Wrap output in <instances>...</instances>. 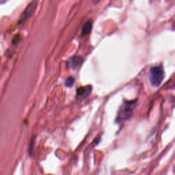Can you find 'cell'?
Segmentation results:
<instances>
[{"mask_svg": "<svg viewBox=\"0 0 175 175\" xmlns=\"http://www.w3.org/2000/svg\"><path fill=\"white\" fill-rule=\"evenodd\" d=\"M75 79L71 77V76H70V77H67L65 80V86L66 87H71L73 86V84H75Z\"/></svg>", "mask_w": 175, "mask_h": 175, "instance_id": "52a82bcc", "label": "cell"}, {"mask_svg": "<svg viewBox=\"0 0 175 175\" xmlns=\"http://www.w3.org/2000/svg\"><path fill=\"white\" fill-rule=\"evenodd\" d=\"M164 70L162 65L151 67L148 73L151 84L155 87L159 86L164 79Z\"/></svg>", "mask_w": 175, "mask_h": 175, "instance_id": "7a4b0ae2", "label": "cell"}, {"mask_svg": "<svg viewBox=\"0 0 175 175\" xmlns=\"http://www.w3.org/2000/svg\"><path fill=\"white\" fill-rule=\"evenodd\" d=\"M83 63V58L81 56L74 55L69 59L68 66L73 69H77Z\"/></svg>", "mask_w": 175, "mask_h": 175, "instance_id": "5b68a950", "label": "cell"}, {"mask_svg": "<svg viewBox=\"0 0 175 175\" xmlns=\"http://www.w3.org/2000/svg\"><path fill=\"white\" fill-rule=\"evenodd\" d=\"M48 175H52V174H48Z\"/></svg>", "mask_w": 175, "mask_h": 175, "instance_id": "ba28073f", "label": "cell"}, {"mask_svg": "<svg viewBox=\"0 0 175 175\" xmlns=\"http://www.w3.org/2000/svg\"><path fill=\"white\" fill-rule=\"evenodd\" d=\"M92 88L91 86L78 88L77 91H76V98L77 99H84L90 94V92H92Z\"/></svg>", "mask_w": 175, "mask_h": 175, "instance_id": "277c9868", "label": "cell"}, {"mask_svg": "<svg viewBox=\"0 0 175 175\" xmlns=\"http://www.w3.org/2000/svg\"><path fill=\"white\" fill-rule=\"evenodd\" d=\"M92 28V23L91 21H88L85 25H84L82 31H81V34L83 36H86L91 32Z\"/></svg>", "mask_w": 175, "mask_h": 175, "instance_id": "8992f818", "label": "cell"}, {"mask_svg": "<svg viewBox=\"0 0 175 175\" xmlns=\"http://www.w3.org/2000/svg\"><path fill=\"white\" fill-rule=\"evenodd\" d=\"M37 2H32L27 5V7L25 8L23 13L21 16L20 20L19 21V23H21L25 20H26V19L30 18V16L33 15L36 7H37Z\"/></svg>", "mask_w": 175, "mask_h": 175, "instance_id": "3957f363", "label": "cell"}, {"mask_svg": "<svg viewBox=\"0 0 175 175\" xmlns=\"http://www.w3.org/2000/svg\"><path fill=\"white\" fill-rule=\"evenodd\" d=\"M137 102L138 99L131 101L123 100V102L121 104L118 111L115 122L119 125H122L126 121L130 119L134 114L135 107L137 105Z\"/></svg>", "mask_w": 175, "mask_h": 175, "instance_id": "6da1fadb", "label": "cell"}]
</instances>
